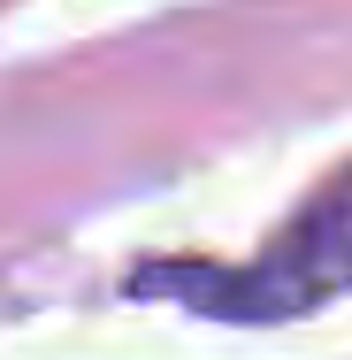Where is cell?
Returning <instances> with one entry per match:
<instances>
[{
	"mask_svg": "<svg viewBox=\"0 0 352 360\" xmlns=\"http://www.w3.org/2000/svg\"><path fill=\"white\" fill-rule=\"evenodd\" d=\"M138 291H169L176 307L214 314V322H291L314 314L352 291V169H337L299 215L276 230V245L261 261L214 269V261H169L138 269Z\"/></svg>",
	"mask_w": 352,
	"mask_h": 360,
	"instance_id": "1",
	"label": "cell"
}]
</instances>
